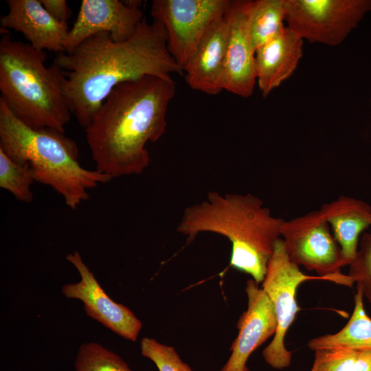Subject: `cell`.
Instances as JSON below:
<instances>
[{"instance_id":"obj_1","label":"cell","mask_w":371,"mask_h":371,"mask_svg":"<svg viewBox=\"0 0 371 371\" xmlns=\"http://www.w3.org/2000/svg\"><path fill=\"white\" fill-rule=\"evenodd\" d=\"M54 63L64 71V98L84 128L118 85L146 75L183 74L168 49L164 27L144 19L127 40L98 33L72 51L57 54Z\"/></svg>"},{"instance_id":"obj_2","label":"cell","mask_w":371,"mask_h":371,"mask_svg":"<svg viewBox=\"0 0 371 371\" xmlns=\"http://www.w3.org/2000/svg\"><path fill=\"white\" fill-rule=\"evenodd\" d=\"M175 94L172 76L146 75L115 87L85 128L96 170L112 179L141 174L150 161L147 143L166 133Z\"/></svg>"},{"instance_id":"obj_3","label":"cell","mask_w":371,"mask_h":371,"mask_svg":"<svg viewBox=\"0 0 371 371\" xmlns=\"http://www.w3.org/2000/svg\"><path fill=\"white\" fill-rule=\"evenodd\" d=\"M284 221L250 193L210 191L205 200L185 209L177 229L187 236L188 243L201 232L224 236L232 243L230 266L258 284L265 279Z\"/></svg>"},{"instance_id":"obj_4","label":"cell","mask_w":371,"mask_h":371,"mask_svg":"<svg viewBox=\"0 0 371 371\" xmlns=\"http://www.w3.org/2000/svg\"><path fill=\"white\" fill-rule=\"evenodd\" d=\"M0 148L19 163H28L34 180L60 194L76 210L88 190L112 178L82 167L76 143L56 129H34L21 122L0 97Z\"/></svg>"},{"instance_id":"obj_5","label":"cell","mask_w":371,"mask_h":371,"mask_svg":"<svg viewBox=\"0 0 371 371\" xmlns=\"http://www.w3.org/2000/svg\"><path fill=\"white\" fill-rule=\"evenodd\" d=\"M1 33V98L29 127L65 133L71 113L63 93L64 71L54 62L45 66V51L12 39L4 29Z\"/></svg>"},{"instance_id":"obj_6","label":"cell","mask_w":371,"mask_h":371,"mask_svg":"<svg viewBox=\"0 0 371 371\" xmlns=\"http://www.w3.org/2000/svg\"><path fill=\"white\" fill-rule=\"evenodd\" d=\"M280 233L291 262L315 271L328 281L353 285L348 275L341 271L346 266L341 250L320 210L284 220Z\"/></svg>"},{"instance_id":"obj_7","label":"cell","mask_w":371,"mask_h":371,"mask_svg":"<svg viewBox=\"0 0 371 371\" xmlns=\"http://www.w3.org/2000/svg\"><path fill=\"white\" fill-rule=\"evenodd\" d=\"M314 280L328 281L324 277L302 272L299 266L289 259L284 241L280 238L276 243L262 281V289L273 304L278 323L273 340L264 349L262 356L275 369H283L291 364L292 354L285 348L284 338L300 310L296 300L297 289L301 283Z\"/></svg>"},{"instance_id":"obj_8","label":"cell","mask_w":371,"mask_h":371,"mask_svg":"<svg viewBox=\"0 0 371 371\" xmlns=\"http://www.w3.org/2000/svg\"><path fill=\"white\" fill-rule=\"evenodd\" d=\"M286 26L309 43L337 46L366 14L371 0H285Z\"/></svg>"},{"instance_id":"obj_9","label":"cell","mask_w":371,"mask_h":371,"mask_svg":"<svg viewBox=\"0 0 371 371\" xmlns=\"http://www.w3.org/2000/svg\"><path fill=\"white\" fill-rule=\"evenodd\" d=\"M231 0H153L150 15L164 27L168 49L183 69Z\"/></svg>"},{"instance_id":"obj_10","label":"cell","mask_w":371,"mask_h":371,"mask_svg":"<svg viewBox=\"0 0 371 371\" xmlns=\"http://www.w3.org/2000/svg\"><path fill=\"white\" fill-rule=\"evenodd\" d=\"M250 3L251 0H231L227 8L229 31L221 79L223 91L243 98L251 96L256 84L249 27Z\"/></svg>"},{"instance_id":"obj_11","label":"cell","mask_w":371,"mask_h":371,"mask_svg":"<svg viewBox=\"0 0 371 371\" xmlns=\"http://www.w3.org/2000/svg\"><path fill=\"white\" fill-rule=\"evenodd\" d=\"M140 1L82 0L76 21L69 30L65 52L90 36L108 32L115 41L127 40L142 21Z\"/></svg>"},{"instance_id":"obj_12","label":"cell","mask_w":371,"mask_h":371,"mask_svg":"<svg viewBox=\"0 0 371 371\" xmlns=\"http://www.w3.org/2000/svg\"><path fill=\"white\" fill-rule=\"evenodd\" d=\"M67 260L77 269L80 281L63 286V295L81 300L86 313L122 337L135 341L141 321L125 306L112 300L99 284L79 252L68 254Z\"/></svg>"},{"instance_id":"obj_13","label":"cell","mask_w":371,"mask_h":371,"mask_svg":"<svg viewBox=\"0 0 371 371\" xmlns=\"http://www.w3.org/2000/svg\"><path fill=\"white\" fill-rule=\"evenodd\" d=\"M245 291L247 309L238 321V334L230 348L231 355L221 371H249L246 363L250 355L276 333L277 319L267 294L259 289L254 279L247 280Z\"/></svg>"},{"instance_id":"obj_14","label":"cell","mask_w":371,"mask_h":371,"mask_svg":"<svg viewBox=\"0 0 371 371\" xmlns=\"http://www.w3.org/2000/svg\"><path fill=\"white\" fill-rule=\"evenodd\" d=\"M8 12L0 19L1 29L21 32L34 48L65 52L67 23L54 19L40 0H7Z\"/></svg>"},{"instance_id":"obj_15","label":"cell","mask_w":371,"mask_h":371,"mask_svg":"<svg viewBox=\"0 0 371 371\" xmlns=\"http://www.w3.org/2000/svg\"><path fill=\"white\" fill-rule=\"evenodd\" d=\"M226 12L212 25L183 69L191 89L211 95L223 91L221 79L229 31Z\"/></svg>"},{"instance_id":"obj_16","label":"cell","mask_w":371,"mask_h":371,"mask_svg":"<svg viewBox=\"0 0 371 371\" xmlns=\"http://www.w3.org/2000/svg\"><path fill=\"white\" fill-rule=\"evenodd\" d=\"M304 40L286 25L255 52L256 83L263 98L289 78L303 56Z\"/></svg>"},{"instance_id":"obj_17","label":"cell","mask_w":371,"mask_h":371,"mask_svg":"<svg viewBox=\"0 0 371 371\" xmlns=\"http://www.w3.org/2000/svg\"><path fill=\"white\" fill-rule=\"evenodd\" d=\"M319 210L331 226L345 265H350L356 257L361 233L371 225V207L362 200L340 196Z\"/></svg>"},{"instance_id":"obj_18","label":"cell","mask_w":371,"mask_h":371,"mask_svg":"<svg viewBox=\"0 0 371 371\" xmlns=\"http://www.w3.org/2000/svg\"><path fill=\"white\" fill-rule=\"evenodd\" d=\"M363 298L362 290L357 286L355 308L344 327L336 333L311 339L308 346L314 351L334 348L371 349V318L366 314Z\"/></svg>"},{"instance_id":"obj_19","label":"cell","mask_w":371,"mask_h":371,"mask_svg":"<svg viewBox=\"0 0 371 371\" xmlns=\"http://www.w3.org/2000/svg\"><path fill=\"white\" fill-rule=\"evenodd\" d=\"M286 13L285 0L251 1L249 27L255 52L284 29Z\"/></svg>"},{"instance_id":"obj_20","label":"cell","mask_w":371,"mask_h":371,"mask_svg":"<svg viewBox=\"0 0 371 371\" xmlns=\"http://www.w3.org/2000/svg\"><path fill=\"white\" fill-rule=\"evenodd\" d=\"M311 371H371V349L316 350Z\"/></svg>"},{"instance_id":"obj_21","label":"cell","mask_w":371,"mask_h":371,"mask_svg":"<svg viewBox=\"0 0 371 371\" xmlns=\"http://www.w3.org/2000/svg\"><path fill=\"white\" fill-rule=\"evenodd\" d=\"M35 181L28 163H19L0 148V187L11 192L18 200L30 203L33 199L31 186Z\"/></svg>"},{"instance_id":"obj_22","label":"cell","mask_w":371,"mask_h":371,"mask_svg":"<svg viewBox=\"0 0 371 371\" xmlns=\"http://www.w3.org/2000/svg\"><path fill=\"white\" fill-rule=\"evenodd\" d=\"M74 366L76 371H133L120 357L94 342L80 346Z\"/></svg>"},{"instance_id":"obj_23","label":"cell","mask_w":371,"mask_h":371,"mask_svg":"<svg viewBox=\"0 0 371 371\" xmlns=\"http://www.w3.org/2000/svg\"><path fill=\"white\" fill-rule=\"evenodd\" d=\"M140 349L142 355L154 362L159 371H192L173 347L160 344L154 339L142 338Z\"/></svg>"},{"instance_id":"obj_24","label":"cell","mask_w":371,"mask_h":371,"mask_svg":"<svg viewBox=\"0 0 371 371\" xmlns=\"http://www.w3.org/2000/svg\"><path fill=\"white\" fill-rule=\"evenodd\" d=\"M349 267L348 276L371 304V233L363 234L356 257Z\"/></svg>"},{"instance_id":"obj_25","label":"cell","mask_w":371,"mask_h":371,"mask_svg":"<svg viewBox=\"0 0 371 371\" xmlns=\"http://www.w3.org/2000/svg\"><path fill=\"white\" fill-rule=\"evenodd\" d=\"M47 12L56 21L67 23L71 11L65 0H40Z\"/></svg>"},{"instance_id":"obj_26","label":"cell","mask_w":371,"mask_h":371,"mask_svg":"<svg viewBox=\"0 0 371 371\" xmlns=\"http://www.w3.org/2000/svg\"><path fill=\"white\" fill-rule=\"evenodd\" d=\"M370 106H371V100H370Z\"/></svg>"}]
</instances>
